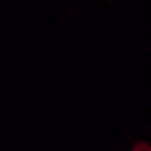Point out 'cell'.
<instances>
[{"mask_svg": "<svg viewBox=\"0 0 151 151\" xmlns=\"http://www.w3.org/2000/svg\"><path fill=\"white\" fill-rule=\"evenodd\" d=\"M134 151H151V149L147 143H139L135 147Z\"/></svg>", "mask_w": 151, "mask_h": 151, "instance_id": "obj_1", "label": "cell"}]
</instances>
